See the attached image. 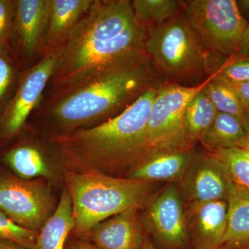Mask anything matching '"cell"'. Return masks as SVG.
Masks as SVG:
<instances>
[{
	"label": "cell",
	"instance_id": "cell-21",
	"mask_svg": "<svg viewBox=\"0 0 249 249\" xmlns=\"http://www.w3.org/2000/svg\"><path fill=\"white\" fill-rule=\"evenodd\" d=\"M247 139L242 122L235 116L218 112L215 119L201 137L200 142L210 152L239 148Z\"/></svg>",
	"mask_w": 249,
	"mask_h": 249
},
{
	"label": "cell",
	"instance_id": "cell-18",
	"mask_svg": "<svg viewBox=\"0 0 249 249\" xmlns=\"http://www.w3.org/2000/svg\"><path fill=\"white\" fill-rule=\"evenodd\" d=\"M227 201V231L220 249H249V193L231 178Z\"/></svg>",
	"mask_w": 249,
	"mask_h": 249
},
{
	"label": "cell",
	"instance_id": "cell-8",
	"mask_svg": "<svg viewBox=\"0 0 249 249\" xmlns=\"http://www.w3.org/2000/svg\"><path fill=\"white\" fill-rule=\"evenodd\" d=\"M55 208L52 189L44 178L23 179L14 174H0V210L18 225L38 232Z\"/></svg>",
	"mask_w": 249,
	"mask_h": 249
},
{
	"label": "cell",
	"instance_id": "cell-34",
	"mask_svg": "<svg viewBox=\"0 0 249 249\" xmlns=\"http://www.w3.org/2000/svg\"><path fill=\"white\" fill-rule=\"evenodd\" d=\"M242 125L245 129L247 138L249 139V110H245L242 120Z\"/></svg>",
	"mask_w": 249,
	"mask_h": 249
},
{
	"label": "cell",
	"instance_id": "cell-16",
	"mask_svg": "<svg viewBox=\"0 0 249 249\" xmlns=\"http://www.w3.org/2000/svg\"><path fill=\"white\" fill-rule=\"evenodd\" d=\"M200 152L195 147L150 154L124 178L147 182L179 183Z\"/></svg>",
	"mask_w": 249,
	"mask_h": 249
},
{
	"label": "cell",
	"instance_id": "cell-15",
	"mask_svg": "<svg viewBox=\"0 0 249 249\" xmlns=\"http://www.w3.org/2000/svg\"><path fill=\"white\" fill-rule=\"evenodd\" d=\"M140 209L132 208L103 221L85 239L98 249H142L146 235Z\"/></svg>",
	"mask_w": 249,
	"mask_h": 249
},
{
	"label": "cell",
	"instance_id": "cell-37",
	"mask_svg": "<svg viewBox=\"0 0 249 249\" xmlns=\"http://www.w3.org/2000/svg\"><path fill=\"white\" fill-rule=\"evenodd\" d=\"M243 152H244V153H245V155H246V157H247V158H248L249 160V152H246V151H245V150H243Z\"/></svg>",
	"mask_w": 249,
	"mask_h": 249
},
{
	"label": "cell",
	"instance_id": "cell-26",
	"mask_svg": "<svg viewBox=\"0 0 249 249\" xmlns=\"http://www.w3.org/2000/svg\"><path fill=\"white\" fill-rule=\"evenodd\" d=\"M211 76L232 88L247 83L249 81V58L229 57Z\"/></svg>",
	"mask_w": 249,
	"mask_h": 249
},
{
	"label": "cell",
	"instance_id": "cell-24",
	"mask_svg": "<svg viewBox=\"0 0 249 249\" xmlns=\"http://www.w3.org/2000/svg\"><path fill=\"white\" fill-rule=\"evenodd\" d=\"M23 71L14 54L0 52V111L14 93Z\"/></svg>",
	"mask_w": 249,
	"mask_h": 249
},
{
	"label": "cell",
	"instance_id": "cell-11",
	"mask_svg": "<svg viewBox=\"0 0 249 249\" xmlns=\"http://www.w3.org/2000/svg\"><path fill=\"white\" fill-rule=\"evenodd\" d=\"M42 131L29 124L17 137L3 147L1 160L13 174L23 179L45 178L53 176L51 160L57 155L49 137L45 139Z\"/></svg>",
	"mask_w": 249,
	"mask_h": 249
},
{
	"label": "cell",
	"instance_id": "cell-36",
	"mask_svg": "<svg viewBox=\"0 0 249 249\" xmlns=\"http://www.w3.org/2000/svg\"><path fill=\"white\" fill-rule=\"evenodd\" d=\"M239 149H241V150H245L246 152H249V139L247 138L246 139L245 142L241 144Z\"/></svg>",
	"mask_w": 249,
	"mask_h": 249
},
{
	"label": "cell",
	"instance_id": "cell-35",
	"mask_svg": "<svg viewBox=\"0 0 249 249\" xmlns=\"http://www.w3.org/2000/svg\"><path fill=\"white\" fill-rule=\"evenodd\" d=\"M142 249H155V246L152 243V241L150 237L146 236L144 240L143 244L142 247Z\"/></svg>",
	"mask_w": 249,
	"mask_h": 249
},
{
	"label": "cell",
	"instance_id": "cell-29",
	"mask_svg": "<svg viewBox=\"0 0 249 249\" xmlns=\"http://www.w3.org/2000/svg\"><path fill=\"white\" fill-rule=\"evenodd\" d=\"M65 249H98L87 239L70 235L67 239Z\"/></svg>",
	"mask_w": 249,
	"mask_h": 249
},
{
	"label": "cell",
	"instance_id": "cell-19",
	"mask_svg": "<svg viewBox=\"0 0 249 249\" xmlns=\"http://www.w3.org/2000/svg\"><path fill=\"white\" fill-rule=\"evenodd\" d=\"M74 228L71 196L65 189L53 213L37 232L34 249H65Z\"/></svg>",
	"mask_w": 249,
	"mask_h": 249
},
{
	"label": "cell",
	"instance_id": "cell-4",
	"mask_svg": "<svg viewBox=\"0 0 249 249\" xmlns=\"http://www.w3.org/2000/svg\"><path fill=\"white\" fill-rule=\"evenodd\" d=\"M75 228L72 235L85 238L100 223L134 207H144L153 183L92 171H65Z\"/></svg>",
	"mask_w": 249,
	"mask_h": 249
},
{
	"label": "cell",
	"instance_id": "cell-31",
	"mask_svg": "<svg viewBox=\"0 0 249 249\" xmlns=\"http://www.w3.org/2000/svg\"><path fill=\"white\" fill-rule=\"evenodd\" d=\"M245 110H249V81L233 88Z\"/></svg>",
	"mask_w": 249,
	"mask_h": 249
},
{
	"label": "cell",
	"instance_id": "cell-17",
	"mask_svg": "<svg viewBox=\"0 0 249 249\" xmlns=\"http://www.w3.org/2000/svg\"><path fill=\"white\" fill-rule=\"evenodd\" d=\"M93 0H49L46 55L56 52Z\"/></svg>",
	"mask_w": 249,
	"mask_h": 249
},
{
	"label": "cell",
	"instance_id": "cell-1",
	"mask_svg": "<svg viewBox=\"0 0 249 249\" xmlns=\"http://www.w3.org/2000/svg\"><path fill=\"white\" fill-rule=\"evenodd\" d=\"M163 82L142 52L46 90L29 121L48 137L90 128L119 115Z\"/></svg>",
	"mask_w": 249,
	"mask_h": 249
},
{
	"label": "cell",
	"instance_id": "cell-2",
	"mask_svg": "<svg viewBox=\"0 0 249 249\" xmlns=\"http://www.w3.org/2000/svg\"><path fill=\"white\" fill-rule=\"evenodd\" d=\"M147 28L134 17L130 0H93L58 50L47 89L145 52Z\"/></svg>",
	"mask_w": 249,
	"mask_h": 249
},
{
	"label": "cell",
	"instance_id": "cell-7",
	"mask_svg": "<svg viewBox=\"0 0 249 249\" xmlns=\"http://www.w3.org/2000/svg\"><path fill=\"white\" fill-rule=\"evenodd\" d=\"M209 79L208 78L196 86H184L167 82L159 86L147 124L150 154L184 149L181 146L183 111L192 98L204 89Z\"/></svg>",
	"mask_w": 249,
	"mask_h": 249
},
{
	"label": "cell",
	"instance_id": "cell-20",
	"mask_svg": "<svg viewBox=\"0 0 249 249\" xmlns=\"http://www.w3.org/2000/svg\"><path fill=\"white\" fill-rule=\"evenodd\" d=\"M218 111L201 90L187 105L181 121V146L196 147L201 137L211 127Z\"/></svg>",
	"mask_w": 249,
	"mask_h": 249
},
{
	"label": "cell",
	"instance_id": "cell-6",
	"mask_svg": "<svg viewBox=\"0 0 249 249\" xmlns=\"http://www.w3.org/2000/svg\"><path fill=\"white\" fill-rule=\"evenodd\" d=\"M183 12L208 53L224 58L235 53L249 24L235 0L183 1Z\"/></svg>",
	"mask_w": 249,
	"mask_h": 249
},
{
	"label": "cell",
	"instance_id": "cell-27",
	"mask_svg": "<svg viewBox=\"0 0 249 249\" xmlns=\"http://www.w3.org/2000/svg\"><path fill=\"white\" fill-rule=\"evenodd\" d=\"M37 232L18 225L0 210V239L11 241L27 249H34Z\"/></svg>",
	"mask_w": 249,
	"mask_h": 249
},
{
	"label": "cell",
	"instance_id": "cell-14",
	"mask_svg": "<svg viewBox=\"0 0 249 249\" xmlns=\"http://www.w3.org/2000/svg\"><path fill=\"white\" fill-rule=\"evenodd\" d=\"M186 216L191 249H220L227 231V201L188 205Z\"/></svg>",
	"mask_w": 249,
	"mask_h": 249
},
{
	"label": "cell",
	"instance_id": "cell-28",
	"mask_svg": "<svg viewBox=\"0 0 249 249\" xmlns=\"http://www.w3.org/2000/svg\"><path fill=\"white\" fill-rule=\"evenodd\" d=\"M15 4L16 0H0V52H10L16 56L13 44Z\"/></svg>",
	"mask_w": 249,
	"mask_h": 249
},
{
	"label": "cell",
	"instance_id": "cell-10",
	"mask_svg": "<svg viewBox=\"0 0 249 249\" xmlns=\"http://www.w3.org/2000/svg\"><path fill=\"white\" fill-rule=\"evenodd\" d=\"M183 200L177 183H168L142 207V224L155 249H191Z\"/></svg>",
	"mask_w": 249,
	"mask_h": 249
},
{
	"label": "cell",
	"instance_id": "cell-13",
	"mask_svg": "<svg viewBox=\"0 0 249 249\" xmlns=\"http://www.w3.org/2000/svg\"><path fill=\"white\" fill-rule=\"evenodd\" d=\"M229 173L222 160L209 152L199 153L179 182L180 191L188 205L226 200Z\"/></svg>",
	"mask_w": 249,
	"mask_h": 249
},
{
	"label": "cell",
	"instance_id": "cell-12",
	"mask_svg": "<svg viewBox=\"0 0 249 249\" xmlns=\"http://www.w3.org/2000/svg\"><path fill=\"white\" fill-rule=\"evenodd\" d=\"M49 0H16L13 44L23 70L45 56Z\"/></svg>",
	"mask_w": 249,
	"mask_h": 249
},
{
	"label": "cell",
	"instance_id": "cell-25",
	"mask_svg": "<svg viewBox=\"0 0 249 249\" xmlns=\"http://www.w3.org/2000/svg\"><path fill=\"white\" fill-rule=\"evenodd\" d=\"M222 160L231 178L249 193V160L243 150L239 148L226 149L211 152Z\"/></svg>",
	"mask_w": 249,
	"mask_h": 249
},
{
	"label": "cell",
	"instance_id": "cell-5",
	"mask_svg": "<svg viewBox=\"0 0 249 249\" xmlns=\"http://www.w3.org/2000/svg\"><path fill=\"white\" fill-rule=\"evenodd\" d=\"M145 50L164 82L196 86L211 76V58L187 22L183 9L157 27L147 29Z\"/></svg>",
	"mask_w": 249,
	"mask_h": 249
},
{
	"label": "cell",
	"instance_id": "cell-3",
	"mask_svg": "<svg viewBox=\"0 0 249 249\" xmlns=\"http://www.w3.org/2000/svg\"><path fill=\"white\" fill-rule=\"evenodd\" d=\"M160 85L147 90L110 120L90 128L49 137L60 164L67 170L125 178L150 154L147 124Z\"/></svg>",
	"mask_w": 249,
	"mask_h": 249
},
{
	"label": "cell",
	"instance_id": "cell-22",
	"mask_svg": "<svg viewBox=\"0 0 249 249\" xmlns=\"http://www.w3.org/2000/svg\"><path fill=\"white\" fill-rule=\"evenodd\" d=\"M132 6L137 22L149 29L160 26L179 14L183 1L133 0Z\"/></svg>",
	"mask_w": 249,
	"mask_h": 249
},
{
	"label": "cell",
	"instance_id": "cell-32",
	"mask_svg": "<svg viewBox=\"0 0 249 249\" xmlns=\"http://www.w3.org/2000/svg\"><path fill=\"white\" fill-rule=\"evenodd\" d=\"M0 249H27L11 241L0 239Z\"/></svg>",
	"mask_w": 249,
	"mask_h": 249
},
{
	"label": "cell",
	"instance_id": "cell-9",
	"mask_svg": "<svg viewBox=\"0 0 249 249\" xmlns=\"http://www.w3.org/2000/svg\"><path fill=\"white\" fill-rule=\"evenodd\" d=\"M58 51L24 70L9 101L0 111V147L24 130L38 106L53 75Z\"/></svg>",
	"mask_w": 249,
	"mask_h": 249
},
{
	"label": "cell",
	"instance_id": "cell-30",
	"mask_svg": "<svg viewBox=\"0 0 249 249\" xmlns=\"http://www.w3.org/2000/svg\"><path fill=\"white\" fill-rule=\"evenodd\" d=\"M231 56L238 58H249V23L242 36L237 52Z\"/></svg>",
	"mask_w": 249,
	"mask_h": 249
},
{
	"label": "cell",
	"instance_id": "cell-33",
	"mask_svg": "<svg viewBox=\"0 0 249 249\" xmlns=\"http://www.w3.org/2000/svg\"><path fill=\"white\" fill-rule=\"evenodd\" d=\"M236 2L242 16L243 17L244 15L249 16V0H239L236 1Z\"/></svg>",
	"mask_w": 249,
	"mask_h": 249
},
{
	"label": "cell",
	"instance_id": "cell-23",
	"mask_svg": "<svg viewBox=\"0 0 249 249\" xmlns=\"http://www.w3.org/2000/svg\"><path fill=\"white\" fill-rule=\"evenodd\" d=\"M202 91L218 112L235 116L242 122L245 109L233 88L214 77L210 76Z\"/></svg>",
	"mask_w": 249,
	"mask_h": 249
}]
</instances>
